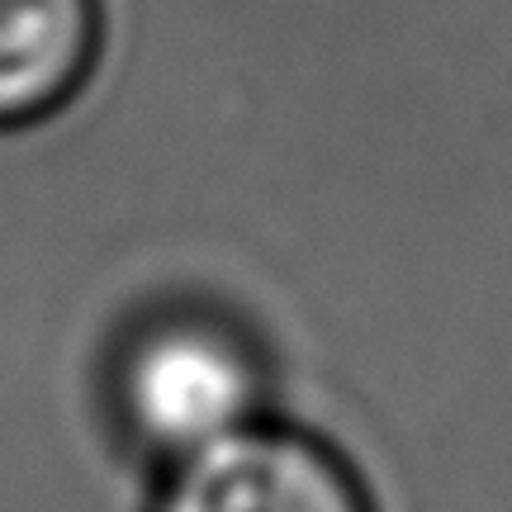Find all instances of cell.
<instances>
[{"mask_svg":"<svg viewBox=\"0 0 512 512\" xmlns=\"http://www.w3.org/2000/svg\"><path fill=\"white\" fill-rule=\"evenodd\" d=\"M105 53V0H0V133L53 119Z\"/></svg>","mask_w":512,"mask_h":512,"instance_id":"3","label":"cell"},{"mask_svg":"<svg viewBox=\"0 0 512 512\" xmlns=\"http://www.w3.org/2000/svg\"><path fill=\"white\" fill-rule=\"evenodd\" d=\"M105 394L128 451L162 475L275 418V366L242 318L166 304L124 328Z\"/></svg>","mask_w":512,"mask_h":512,"instance_id":"1","label":"cell"},{"mask_svg":"<svg viewBox=\"0 0 512 512\" xmlns=\"http://www.w3.org/2000/svg\"><path fill=\"white\" fill-rule=\"evenodd\" d=\"M147 512H375V498L328 437L266 418L162 470Z\"/></svg>","mask_w":512,"mask_h":512,"instance_id":"2","label":"cell"}]
</instances>
